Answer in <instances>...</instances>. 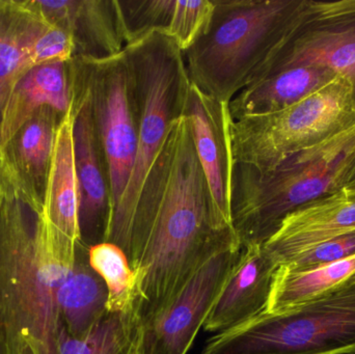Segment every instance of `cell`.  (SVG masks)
<instances>
[{
	"label": "cell",
	"instance_id": "1",
	"mask_svg": "<svg viewBox=\"0 0 355 354\" xmlns=\"http://www.w3.org/2000/svg\"><path fill=\"white\" fill-rule=\"evenodd\" d=\"M241 247L215 205L191 125L181 116L148 172L125 251L137 276L143 326L173 303L209 260Z\"/></svg>",
	"mask_w": 355,
	"mask_h": 354
},
{
	"label": "cell",
	"instance_id": "2",
	"mask_svg": "<svg viewBox=\"0 0 355 354\" xmlns=\"http://www.w3.org/2000/svg\"><path fill=\"white\" fill-rule=\"evenodd\" d=\"M0 207V353L60 354L64 330L58 290L77 247L52 233L44 214L3 177Z\"/></svg>",
	"mask_w": 355,
	"mask_h": 354
},
{
	"label": "cell",
	"instance_id": "3",
	"mask_svg": "<svg viewBox=\"0 0 355 354\" xmlns=\"http://www.w3.org/2000/svg\"><path fill=\"white\" fill-rule=\"evenodd\" d=\"M213 2L208 25L183 57L191 85L230 103L295 28L308 0Z\"/></svg>",
	"mask_w": 355,
	"mask_h": 354
},
{
	"label": "cell",
	"instance_id": "4",
	"mask_svg": "<svg viewBox=\"0 0 355 354\" xmlns=\"http://www.w3.org/2000/svg\"><path fill=\"white\" fill-rule=\"evenodd\" d=\"M354 154L355 127L266 172L234 162L231 218L241 247L264 245L289 214L343 189Z\"/></svg>",
	"mask_w": 355,
	"mask_h": 354
},
{
	"label": "cell",
	"instance_id": "5",
	"mask_svg": "<svg viewBox=\"0 0 355 354\" xmlns=\"http://www.w3.org/2000/svg\"><path fill=\"white\" fill-rule=\"evenodd\" d=\"M137 101V145L130 179L112 214L105 242L126 251L137 199L175 122L184 116L190 80L174 39L154 31L125 46Z\"/></svg>",
	"mask_w": 355,
	"mask_h": 354
},
{
	"label": "cell",
	"instance_id": "6",
	"mask_svg": "<svg viewBox=\"0 0 355 354\" xmlns=\"http://www.w3.org/2000/svg\"><path fill=\"white\" fill-rule=\"evenodd\" d=\"M202 354H355V283L215 335Z\"/></svg>",
	"mask_w": 355,
	"mask_h": 354
},
{
	"label": "cell",
	"instance_id": "7",
	"mask_svg": "<svg viewBox=\"0 0 355 354\" xmlns=\"http://www.w3.org/2000/svg\"><path fill=\"white\" fill-rule=\"evenodd\" d=\"M355 127L352 87L343 77L314 95L271 114L231 122L232 159L266 172L294 154Z\"/></svg>",
	"mask_w": 355,
	"mask_h": 354
},
{
	"label": "cell",
	"instance_id": "8",
	"mask_svg": "<svg viewBox=\"0 0 355 354\" xmlns=\"http://www.w3.org/2000/svg\"><path fill=\"white\" fill-rule=\"evenodd\" d=\"M69 64L89 94L94 125L107 161L114 211L137 154L139 112L132 73L123 51L104 60L73 56Z\"/></svg>",
	"mask_w": 355,
	"mask_h": 354
},
{
	"label": "cell",
	"instance_id": "9",
	"mask_svg": "<svg viewBox=\"0 0 355 354\" xmlns=\"http://www.w3.org/2000/svg\"><path fill=\"white\" fill-rule=\"evenodd\" d=\"M304 64L327 67L349 81L355 104V0H308L295 28L250 83Z\"/></svg>",
	"mask_w": 355,
	"mask_h": 354
},
{
	"label": "cell",
	"instance_id": "10",
	"mask_svg": "<svg viewBox=\"0 0 355 354\" xmlns=\"http://www.w3.org/2000/svg\"><path fill=\"white\" fill-rule=\"evenodd\" d=\"M69 69L72 85L71 114L79 193L80 243L89 249L105 242L114 207L107 161L94 125L89 94L70 64Z\"/></svg>",
	"mask_w": 355,
	"mask_h": 354
},
{
	"label": "cell",
	"instance_id": "11",
	"mask_svg": "<svg viewBox=\"0 0 355 354\" xmlns=\"http://www.w3.org/2000/svg\"><path fill=\"white\" fill-rule=\"evenodd\" d=\"M241 249L209 260L173 303L144 326L139 354H186L241 255Z\"/></svg>",
	"mask_w": 355,
	"mask_h": 354
},
{
	"label": "cell",
	"instance_id": "12",
	"mask_svg": "<svg viewBox=\"0 0 355 354\" xmlns=\"http://www.w3.org/2000/svg\"><path fill=\"white\" fill-rule=\"evenodd\" d=\"M66 118L51 108H42L0 148V168L4 178L21 197L42 213L56 136Z\"/></svg>",
	"mask_w": 355,
	"mask_h": 354
},
{
	"label": "cell",
	"instance_id": "13",
	"mask_svg": "<svg viewBox=\"0 0 355 354\" xmlns=\"http://www.w3.org/2000/svg\"><path fill=\"white\" fill-rule=\"evenodd\" d=\"M229 104L206 95L190 83L184 116L191 125L196 155L215 205L220 215L232 224L233 159L230 136L232 116Z\"/></svg>",
	"mask_w": 355,
	"mask_h": 354
},
{
	"label": "cell",
	"instance_id": "14",
	"mask_svg": "<svg viewBox=\"0 0 355 354\" xmlns=\"http://www.w3.org/2000/svg\"><path fill=\"white\" fill-rule=\"evenodd\" d=\"M29 1L48 24L70 35L74 56L104 60L126 46L116 0Z\"/></svg>",
	"mask_w": 355,
	"mask_h": 354
},
{
	"label": "cell",
	"instance_id": "15",
	"mask_svg": "<svg viewBox=\"0 0 355 354\" xmlns=\"http://www.w3.org/2000/svg\"><path fill=\"white\" fill-rule=\"evenodd\" d=\"M279 267L262 245L242 247L239 260L205 321V330L220 334L266 311Z\"/></svg>",
	"mask_w": 355,
	"mask_h": 354
},
{
	"label": "cell",
	"instance_id": "16",
	"mask_svg": "<svg viewBox=\"0 0 355 354\" xmlns=\"http://www.w3.org/2000/svg\"><path fill=\"white\" fill-rule=\"evenodd\" d=\"M354 230L355 191L343 188L289 214L262 247L281 266L309 247Z\"/></svg>",
	"mask_w": 355,
	"mask_h": 354
},
{
	"label": "cell",
	"instance_id": "17",
	"mask_svg": "<svg viewBox=\"0 0 355 354\" xmlns=\"http://www.w3.org/2000/svg\"><path fill=\"white\" fill-rule=\"evenodd\" d=\"M49 107L66 118L72 107L69 60L29 68L15 85L4 109L0 148L42 108Z\"/></svg>",
	"mask_w": 355,
	"mask_h": 354
},
{
	"label": "cell",
	"instance_id": "18",
	"mask_svg": "<svg viewBox=\"0 0 355 354\" xmlns=\"http://www.w3.org/2000/svg\"><path fill=\"white\" fill-rule=\"evenodd\" d=\"M327 67L304 64L269 75L250 83L230 102L232 120L271 114L300 103L338 78Z\"/></svg>",
	"mask_w": 355,
	"mask_h": 354
},
{
	"label": "cell",
	"instance_id": "19",
	"mask_svg": "<svg viewBox=\"0 0 355 354\" xmlns=\"http://www.w3.org/2000/svg\"><path fill=\"white\" fill-rule=\"evenodd\" d=\"M48 26L29 0H0V129L15 85L33 66V43Z\"/></svg>",
	"mask_w": 355,
	"mask_h": 354
},
{
	"label": "cell",
	"instance_id": "20",
	"mask_svg": "<svg viewBox=\"0 0 355 354\" xmlns=\"http://www.w3.org/2000/svg\"><path fill=\"white\" fill-rule=\"evenodd\" d=\"M43 214L50 230L58 238L72 245L80 243L79 193L71 112L62 121L56 136Z\"/></svg>",
	"mask_w": 355,
	"mask_h": 354
},
{
	"label": "cell",
	"instance_id": "21",
	"mask_svg": "<svg viewBox=\"0 0 355 354\" xmlns=\"http://www.w3.org/2000/svg\"><path fill=\"white\" fill-rule=\"evenodd\" d=\"M58 297L64 330L72 338L85 337L107 312V287L89 265V249L81 243Z\"/></svg>",
	"mask_w": 355,
	"mask_h": 354
},
{
	"label": "cell",
	"instance_id": "22",
	"mask_svg": "<svg viewBox=\"0 0 355 354\" xmlns=\"http://www.w3.org/2000/svg\"><path fill=\"white\" fill-rule=\"evenodd\" d=\"M355 283V256L304 272L279 266L266 311L277 313L337 292Z\"/></svg>",
	"mask_w": 355,
	"mask_h": 354
},
{
	"label": "cell",
	"instance_id": "23",
	"mask_svg": "<svg viewBox=\"0 0 355 354\" xmlns=\"http://www.w3.org/2000/svg\"><path fill=\"white\" fill-rule=\"evenodd\" d=\"M143 322L137 308L106 312L83 338H72L66 330L60 343V354H139Z\"/></svg>",
	"mask_w": 355,
	"mask_h": 354
},
{
	"label": "cell",
	"instance_id": "24",
	"mask_svg": "<svg viewBox=\"0 0 355 354\" xmlns=\"http://www.w3.org/2000/svg\"><path fill=\"white\" fill-rule=\"evenodd\" d=\"M89 262L107 287V311H126L137 308V274L120 247L110 242L94 245L89 249Z\"/></svg>",
	"mask_w": 355,
	"mask_h": 354
},
{
	"label": "cell",
	"instance_id": "25",
	"mask_svg": "<svg viewBox=\"0 0 355 354\" xmlns=\"http://www.w3.org/2000/svg\"><path fill=\"white\" fill-rule=\"evenodd\" d=\"M126 45L159 31L166 35L176 0H116Z\"/></svg>",
	"mask_w": 355,
	"mask_h": 354
},
{
	"label": "cell",
	"instance_id": "26",
	"mask_svg": "<svg viewBox=\"0 0 355 354\" xmlns=\"http://www.w3.org/2000/svg\"><path fill=\"white\" fill-rule=\"evenodd\" d=\"M214 10L213 0L179 1L166 35L174 39L182 52L189 49L206 28Z\"/></svg>",
	"mask_w": 355,
	"mask_h": 354
},
{
	"label": "cell",
	"instance_id": "27",
	"mask_svg": "<svg viewBox=\"0 0 355 354\" xmlns=\"http://www.w3.org/2000/svg\"><path fill=\"white\" fill-rule=\"evenodd\" d=\"M355 256V230L327 239L290 258L281 265L292 272H304L342 261Z\"/></svg>",
	"mask_w": 355,
	"mask_h": 354
},
{
	"label": "cell",
	"instance_id": "28",
	"mask_svg": "<svg viewBox=\"0 0 355 354\" xmlns=\"http://www.w3.org/2000/svg\"><path fill=\"white\" fill-rule=\"evenodd\" d=\"M73 56L74 46L70 35L62 29L50 24L37 37L31 48V62L33 66L67 62Z\"/></svg>",
	"mask_w": 355,
	"mask_h": 354
},
{
	"label": "cell",
	"instance_id": "29",
	"mask_svg": "<svg viewBox=\"0 0 355 354\" xmlns=\"http://www.w3.org/2000/svg\"><path fill=\"white\" fill-rule=\"evenodd\" d=\"M342 188L355 191V154L346 170L343 182H342Z\"/></svg>",
	"mask_w": 355,
	"mask_h": 354
},
{
	"label": "cell",
	"instance_id": "30",
	"mask_svg": "<svg viewBox=\"0 0 355 354\" xmlns=\"http://www.w3.org/2000/svg\"><path fill=\"white\" fill-rule=\"evenodd\" d=\"M4 195V182L3 176H2L1 168H0V207H1L2 200Z\"/></svg>",
	"mask_w": 355,
	"mask_h": 354
},
{
	"label": "cell",
	"instance_id": "31",
	"mask_svg": "<svg viewBox=\"0 0 355 354\" xmlns=\"http://www.w3.org/2000/svg\"><path fill=\"white\" fill-rule=\"evenodd\" d=\"M20 354H35V351L31 348L29 346H25L23 351H21Z\"/></svg>",
	"mask_w": 355,
	"mask_h": 354
},
{
	"label": "cell",
	"instance_id": "32",
	"mask_svg": "<svg viewBox=\"0 0 355 354\" xmlns=\"http://www.w3.org/2000/svg\"><path fill=\"white\" fill-rule=\"evenodd\" d=\"M0 354H1V353H0Z\"/></svg>",
	"mask_w": 355,
	"mask_h": 354
}]
</instances>
